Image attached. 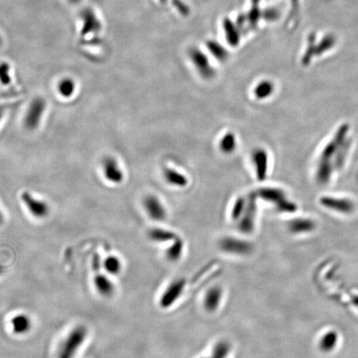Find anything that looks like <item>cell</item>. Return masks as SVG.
Segmentation results:
<instances>
[{"mask_svg": "<svg viewBox=\"0 0 358 358\" xmlns=\"http://www.w3.org/2000/svg\"><path fill=\"white\" fill-rule=\"evenodd\" d=\"M105 33L100 15L93 8H85L78 18V35L80 43L101 44Z\"/></svg>", "mask_w": 358, "mask_h": 358, "instance_id": "cell-1", "label": "cell"}, {"mask_svg": "<svg viewBox=\"0 0 358 358\" xmlns=\"http://www.w3.org/2000/svg\"><path fill=\"white\" fill-rule=\"evenodd\" d=\"M87 337V330L84 326H78L71 330L62 342L57 358H74Z\"/></svg>", "mask_w": 358, "mask_h": 358, "instance_id": "cell-2", "label": "cell"}, {"mask_svg": "<svg viewBox=\"0 0 358 358\" xmlns=\"http://www.w3.org/2000/svg\"><path fill=\"white\" fill-rule=\"evenodd\" d=\"M257 196L253 192L246 198V206L242 217L239 220L238 228L242 233L250 234L254 231V221L257 213Z\"/></svg>", "mask_w": 358, "mask_h": 358, "instance_id": "cell-3", "label": "cell"}, {"mask_svg": "<svg viewBox=\"0 0 358 358\" xmlns=\"http://www.w3.org/2000/svg\"><path fill=\"white\" fill-rule=\"evenodd\" d=\"M189 57L199 75L204 79L210 80L217 74L214 67L210 62L208 56L198 48H192L189 51Z\"/></svg>", "mask_w": 358, "mask_h": 358, "instance_id": "cell-4", "label": "cell"}, {"mask_svg": "<svg viewBox=\"0 0 358 358\" xmlns=\"http://www.w3.org/2000/svg\"><path fill=\"white\" fill-rule=\"evenodd\" d=\"M46 110V102L43 98L33 100L24 118V126L27 130H34L38 127Z\"/></svg>", "mask_w": 358, "mask_h": 358, "instance_id": "cell-5", "label": "cell"}, {"mask_svg": "<svg viewBox=\"0 0 358 358\" xmlns=\"http://www.w3.org/2000/svg\"><path fill=\"white\" fill-rule=\"evenodd\" d=\"M220 247L226 253L239 254V255L250 254L253 250L252 245L250 243L234 237L224 238L220 242Z\"/></svg>", "mask_w": 358, "mask_h": 358, "instance_id": "cell-6", "label": "cell"}, {"mask_svg": "<svg viewBox=\"0 0 358 358\" xmlns=\"http://www.w3.org/2000/svg\"><path fill=\"white\" fill-rule=\"evenodd\" d=\"M252 162L257 180L259 182L264 181L266 179L268 169V155L267 151L263 148L254 149L252 153Z\"/></svg>", "mask_w": 358, "mask_h": 358, "instance_id": "cell-7", "label": "cell"}, {"mask_svg": "<svg viewBox=\"0 0 358 358\" xmlns=\"http://www.w3.org/2000/svg\"><path fill=\"white\" fill-rule=\"evenodd\" d=\"M22 200L33 217L44 218L49 214L50 208L47 203L33 198L29 192H24L22 194Z\"/></svg>", "mask_w": 358, "mask_h": 358, "instance_id": "cell-8", "label": "cell"}, {"mask_svg": "<svg viewBox=\"0 0 358 358\" xmlns=\"http://www.w3.org/2000/svg\"><path fill=\"white\" fill-rule=\"evenodd\" d=\"M144 207L151 219L156 222H163L166 218V210L163 203L156 196L149 195L144 198Z\"/></svg>", "mask_w": 358, "mask_h": 358, "instance_id": "cell-9", "label": "cell"}, {"mask_svg": "<svg viewBox=\"0 0 358 358\" xmlns=\"http://www.w3.org/2000/svg\"><path fill=\"white\" fill-rule=\"evenodd\" d=\"M103 172L105 177L111 183L115 184H120L124 180V173L119 166L116 158L108 156L103 160Z\"/></svg>", "mask_w": 358, "mask_h": 358, "instance_id": "cell-10", "label": "cell"}, {"mask_svg": "<svg viewBox=\"0 0 358 358\" xmlns=\"http://www.w3.org/2000/svg\"><path fill=\"white\" fill-rule=\"evenodd\" d=\"M185 282L184 280L174 281L169 285L161 298L160 304L163 308H168L174 303L184 291Z\"/></svg>", "mask_w": 358, "mask_h": 358, "instance_id": "cell-11", "label": "cell"}, {"mask_svg": "<svg viewBox=\"0 0 358 358\" xmlns=\"http://www.w3.org/2000/svg\"><path fill=\"white\" fill-rule=\"evenodd\" d=\"M94 285L98 294L103 297H111L115 293V285L112 281L100 272L95 276Z\"/></svg>", "mask_w": 358, "mask_h": 358, "instance_id": "cell-12", "label": "cell"}, {"mask_svg": "<svg viewBox=\"0 0 358 358\" xmlns=\"http://www.w3.org/2000/svg\"><path fill=\"white\" fill-rule=\"evenodd\" d=\"M255 193L258 198H261L262 200L268 203H275L276 205L286 198L285 192L282 189H277V188H271V187L261 188L258 189Z\"/></svg>", "mask_w": 358, "mask_h": 358, "instance_id": "cell-13", "label": "cell"}, {"mask_svg": "<svg viewBox=\"0 0 358 358\" xmlns=\"http://www.w3.org/2000/svg\"><path fill=\"white\" fill-rule=\"evenodd\" d=\"M222 25L225 31L226 42L231 47H237L240 44V33L236 24H234L231 19L226 18L224 19Z\"/></svg>", "mask_w": 358, "mask_h": 358, "instance_id": "cell-14", "label": "cell"}, {"mask_svg": "<svg viewBox=\"0 0 358 358\" xmlns=\"http://www.w3.org/2000/svg\"><path fill=\"white\" fill-rule=\"evenodd\" d=\"M13 332L17 335L28 333L32 328V321L29 316L24 313L15 316L11 320Z\"/></svg>", "mask_w": 358, "mask_h": 358, "instance_id": "cell-15", "label": "cell"}, {"mask_svg": "<svg viewBox=\"0 0 358 358\" xmlns=\"http://www.w3.org/2000/svg\"><path fill=\"white\" fill-rule=\"evenodd\" d=\"M163 177L167 184L177 188H185L189 184L188 177L173 168L164 169Z\"/></svg>", "mask_w": 358, "mask_h": 358, "instance_id": "cell-16", "label": "cell"}, {"mask_svg": "<svg viewBox=\"0 0 358 358\" xmlns=\"http://www.w3.org/2000/svg\"><path fill=\"white\" fill-rule=\"evenodd\" d=\"M222 296V292L220 288L210 289L204 299V306L207 310L209 312L215 311L219 306Z\"/></svg>", "mask_w": 358, "mask_h": 358, "instance_id": "cell-17", "label": "cell"}, {"mask_svg": "<svg viewBox=\"0 0 358 358\" xmlns=\"http://www.w3.org/2000/svg\"><path fill=\"white\" fill-rule=\"evenodd\" d=\"M207 48L211 55L214 57L215 59H217L220 62H224L228 59V51L221 43H217V41H208Z\"/></svg>", "mask_w": 358, "mask_h": 358, "instance_id": "cell-18", "label": "cell"}, {"mask_svg": "<svg viewBox=\"0 0 358 358\" xmlns=\"http://www.w3.org/2000/svg\"><path fill=\"white\" fill-rule=\"evenodd\" d=\"M275 91V85L271 80H263L257 84L254 89V97L258 100L267 99L271 97Z\"/></svg>", "mask_w": 358, "mask_h": 358, "instance_id": "cell-19", "label": "cell"}, {"mask_svg": "<svg viewBox=\"0 0 358 358\" xmlns=\"http://www.w3.org/2000/svg\"><path fill=\"white\" fill-rule=\"evenodd\" d=\"M236 145L237 143H236V136L231 132L224 134V136L220 141V149L222 153L226 154H231L233 153L234 151L236 150Z\"/></svg>", "mask_w": 358, "mask_h": 358, "instance_id": "cell-20", "label": "cell"}, {"mask_svg": "<svg viewBox=\"0 0 358 358\" xmlns=\"http://www.w3.org/2000/svg\"><path fill=\"white\" fill-rule=\"evenodd\" d=\"M151 240L158 242H163V241H169V240H176L177 236L174 232L167 231L164 229L155 228L151 230L149 233Z\"/></svg>", "mask_w": 358, "mask_h": 358, "instance_id": "cell-21", "label": "cell"}, {"mask_svg": "<svg viewBox=\"0 0 358 358\" xmlns=\"http://www.w3.org/2000/svg\"><path fill=\"white\" fill-rule=\"evenodd\" d=\"M102 265L107 273L113 275V276L120 273L121 268H122V264H121L120 259L115 255H109L106 257L102 263Z\"/></svg>", "mask_w": 358, "mask_h": 358, "instance_id": "cell-22", "label": "cell"}, {"mask_svg": "<svg viewBox=\"0 0 358 358\" xmlns=\"http://www.w3.org/2000/svg\"><path fill=\"white\" fill-rule=\"evenodd\" d=\"M251 1H252V7L248 12L246 18H247L249 27L250 29H254L257 26L259 19L261 18L262 12L259 10V0H251Z\"/></svg>", "mask_w": 358, "mask_h": 358, "instance_id": "cell-23", "label": "cell"}, {"mask_svg": "<svg viewBox=\"0 0 358 358\" xmlns=\"http://www.w3.org/2000/svg\"><path fill=\"white\" fill-rule=\"evenodd\" d=\"M75 84L71 78H64L58 84V92L63 97H71L75 92Z\"/></svg>", "mask_w": 358, "mask_h": 358, "instance_id": "cell-24", "label": "cell"}, {"mask_svg": "<svg viewBox=\"0 0 358 358\" xmlns=\"http://www.w3.org/2000/svg\"><path fill=\"white\" fill-rule=\"evenodd\" d=\"M246 206V198L239 197L234 203L233 208L231 210V217L235 221H239L240 217H242L243 213L245 212Z\"/></svg>", "mask_w": 358, "mask_h": 358, "instance_id": "cell-25", "label": "cell"}, {"mask_svg": "<svg viewBox=\"0 0 358 358\" xmlns=\"http://www.w3.org/2000/svg\"><path fill=\"white\" fill-rule=\"evenodd\" d=\"M184 244L179 239H176L174 244L172 245V247L168 249L167 252V256L170 260H177L179 259V257L181 256L182 252H183V246Z\"/></svg>", "mask_w": 358, "mask_h": 358, "instance_id": "cell-26", "label": "cell"}, {"mask_svg": "<svg viewBox=\"0 0 358 358\" xmlns=\"http://www.w3.org/2000/svg\"><path fill=\"white\" fill-rule=\"evenodd\" d=\"M290 228L294 232L306 231L311 228V222L307 220H295L290 222Z\"/></svg>", "mask_w": 358, "mask_h": 358, "instance_id": "cell-27", "label": "cell"}, {"mask_svg": "<svg viewBox=\"0 0 358 358\" xmlns=\"http://www.w3.org/2000/svg\"><path fill=\"white\" fill-rule=\"evenodd\" d=\"M10 66L7 62L0 64V82L3 85H9L11 81L10 75Z\"/></svg>", "mask_w": 358, "mask_h": 358, "instance_id": "cell-28", "label": "cell"}, {"mask_svg": "<svg viewBox=\"0 0 358 358\" xmlns=\"http://www.w3.org/2000/svg\"><path fill=\"white\" fill-rule=\"evenodd\" d=\"M276 209L278 210L279 212H287V213H291V212H295V210H296L295 204L291 203L290 201H288L286 198L277 203L276 205Z\"/></svg>", "mask_w": 358, "mask_h": 358, "instance_id": "cell-29", "label": "cell"}, {"mask_svg": "<svg viewBox=\"0 0 358 358\" xmlns=\"http://www.w3.org/2000/svg\"><path fill=\"white\" fill-rule=\"evenodd\" d=\"M172 4L174 6L175 9L178 11L180 15L184 17L189 16L190 15V9L182 0H172Z\"/></svg>", "mask_w": 358, "mask_h": 358, "instance_id": "cell-30", "label": "cell"}, {"mask_svg": "<svg viewBox=\"0 0 358 358\" xmlns=\"http://www.w3.org/2000/svg\"><path fill=\"white\" fill-rule=\"evenodd\" d=\"M261 17L268 22L276 21L279 19V17H280V13L276 9L271 8V9H267V10L263 11L261 14Z\"/></svg>", "mask_w": 358, "mask_h": 358, "instance_id": "cell-31", "label": "cell"}, {"mask_svg": "<svg viewBox=\"0 0 358 358\" xmlns=\"http://www.w3.org/2000/svg\"><path fill=\"white\" fill-rule=\"evenodd\" d=\"M101 267H102L101 256L98 254H95L92 259V268L97 273H98L101 271Z\"/></svg>", "mask_w": 358, "mask_h": 358, "instance_id": "cell-32", "label": "cell"}, {"mask_svg": "<svg viewBox=\"0 0 358 358\" xmlns=\"http://www.w3.org/2000/svg\"><path fill=\"white\" fill-rule=\"evenodd\" d=\"M71 5H79L83 2V0H66Z\"/></svg>", "mask_w": 358, "mask_h": 358, "instance_id": "cell-33", "label": "cell"}, {"mask_svg": "<svg viewBox=\"0 0 358 358\" xmlns=\"http://www.w3.org/2000/svg\"><path fill=\"white\" fill-rule=\"evenodd\" d=\"M4 114H5V107L3 106H0V121L2 120L3 116H4Z\"/></svg>", "mask_w": 358, "mask_h": 358, "instance_id": "cell-34", "label": "cell"}, {"mask_svg": "<svg viewBox=\"0 0 358 358\" xmlns=\"http://www.w3.org/2000/svg\"><path fill=\"white\" fill-rule=\"evenodd\" d=\"M5 268L4 265L0 264V276H2L3 274L5 273Z\"/></svg>", "mask_w": 358, "mask_h": 358, "instance_id": "cell-35", "label": "cell"}, {"mask_svg": "<svg viewBox=\"0 0 358 358\" xmlns=\"http://www.w3.org/2000/svg\"><path fill=\"white\" fill-rule=\"evenodd\" d=\"M3 221H4V217H3L2 212L0 211V224L2 223Z\"/></svg>", "mask_w": 358, "mask_h": 358, "instance_id": "cell-36", "label": "cell"}, {"mask_svg": "<svg viewBox=\"0 0 358 358\" xmlns=\"http://www.w3.org/2000/svg\"><path fill=\"white\" fill-rule=\"evenodd\" d=\"M158 1H159L161 4H165V3L167 2V0H158Z\"/></svg>", "mask_w": 358, "mask_h": 358, "instance_id": "cell-37", "label": "cell"}, {"mask_svg": "<svg viewBox=\"0 0 358 358\" xmlns=\"http://www.w3.org/2000/svg\"><path fill=\"white\" fill-rule=\"evenodd\" d=\"M2 44V38H1V36H0V45Z\"/></svg>", "mask_w": 358, "mask_h": 358, "instance_id": "cell-38", "label": "cell"}]
</instances>
